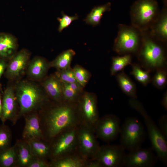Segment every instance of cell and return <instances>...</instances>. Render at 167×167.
Listing matches in <instances>:
<instances>
[{
    "label": "cell",
    "mask_w": 167,
    "mask_h": 167,
    "mask_svg": "<svg viewBox=\"0 0 167 167\" xmlns=\"http://www.w3.org/2000/svg\"><path fill=\"white\" fill-rule=\"evenodd\" d=\"M45 122L48 135L51 138L79 126L81 122L77 103L63 102L49 112L45 118Z\"/></svg>",
    "instance_id": "6da1fadb"
},
{
    "label": "cell",
    "mask_w": 167,
    "mask_h": 167,
    "mask_svg": "<svg viewBox=\"0 0 167 167\" xmlns=\"http://www.w3.org/2000/svg\"><path fill=\"white\" fill-rule=\"evenodd\" d=\"M129 103L130 106L143 117L150 140L152 147L159 159L165 165L167 164V138L148 114L142 104L136 99L131 98Z\"/></svg>",
    "instance_id": "7a4b0ae2"
},
{
    "label": "cell",
    "mask_w": 167,
    "mask_h": 167,
    "mask_svg": "<svg viewBox=\"0 0 167 167\" xmlns=\"http://www.w3.org/2000/svg\"><path fill=\"white\" fill-rule=\"evenodd\" d=\"M160 12L156 0H137L130 10L132 25L142 31L148 30Z\"/></svg>",
    "instance_id": "3957f363"
},
{
    "label": "cell",
    "mask_w": 167,
    "mask_h": 167,
    "mask_svg": "<svg viewBox=\"0 0 167 167\" xmlns=\"http://www.w3.org/2000/svg\"><path fill=\"white\" fill-rule=\"evenodd\" d=\"M142 31V42L138 52L139 59L149 68H163L166 63V57L163 48L148 30Z\"/></svg>",
    "instance_id": "277c9868"
},
{
    "label": "cell",
    "mask_w": 167,
    "mask_h": 167,
    "mask_svg": "<svg viewBox=\"0 0 167 167\" xmlns=\"http://www.w3.org/2000/svg\"><path fill=\"white\" fill-rule=\"evenodd\" d=\"M142 35V31L132 25L119 24L114 42V50L119 54L124 55L139 51Z\"/></svg>",
    "instance_id": "5b68a950"
},
{
    "label": "cell",
    "mask_w": 167,
    "mask_h": 167,
    "mask_svg": "<svg viewBox=\"0 0 167 167\" xmlns=\"http://www.w3.org/2000/svg\"><path fill=\"white\" fill-rule=\"evenodd\" d=\"M120 145L129 151L141 147L146 136L145 128L137 118L131 117L127 118L121 126Z\"/></svg>",
    "instance_id": "8992f818"
},
{
    "label": "cell",
    "mask_w": 167,
    "mask_h": 167,
    "mask_svg": "<svg viewBox=\"0 0 167 167\" xmlns=\"http://www.w3.org/2000/svg\"><path fill=\"white\" fill-rule=\"evenodd\" d=\"M16 94L20 111L22 113L33 109L43 100L39 89L35 85L27 82H22L19 84Z\"/></svg>",
    "instance_id": "52a82bcc"
},
{
    "label": "cell",
    "mask_w": 167,
    "mask_h": 167,
    "mask_svg": "<svg viewBox=\"0 0 167 167\" xmlns=\"http://www.w3.org/2000/svg\"><path fill=\"white\" fill-rule=\"evenodd\" d=\"M76 102L81 123L94 130L100 118L96 96L86 92L79 98Z\"/></svg>",
    "instance_id": "ba28073f"
},
{
    "label": "cell",
    "mask_w": 167,
    "mask_h": 167,
    "mask_svg": "<svg viewBox=\"0 0 167 167\" xmlns=\"http://www.w3.org/2000/svg\"><path fill=\"white\" fill-rule=\"evenodd\" d=\"M77 152L87 161L92 160L100 146L94 130L80 123L78 126Z\"/></svg>",
    "instance_id": "9c48e42d"
},
{
    "label": "cell",
    "mask_w": 167,
    "mask_h": 167,
    "mask_svg": "<svg viewBox=\"0 0 167 167\" xmlns=\"http://www.w3.org/2000/svg\"><path fill=\"white\" fill-rule=\"evenodd\" d=\"M125 150L120 144L100 146L92 160L97 161L102 167L124 166Z\"/></svg>",
    "instance_id": "30bf717a"
},
{
    "label": "cell",
    "mask_w": 167,
    "mask_h": 167,
    "mask_svg": "<svg viewBox=\"0 0 167 167\" xmlns=\"http://www.w3.org/2000/svg\"><path fill=\"white\" fill-rule=\"evenodd\" d=\"M78 126L69 129L58 135L59 137L51 151L53 156L55 159L77 152Z\"/></svg>",
    "instance_id": "8fae6325"
},
{
    "label": "cell",
    "mask_w": 167,
    "mask_h": 167,
    "mask_svg": "<svg viewBox=\"0 0 167 167\" xmlns=\"http://www.w3.org/2000/svg\"><path fill=\"white\" fill-rule=\"evenodd\" d=\"M121 128L119 117L109 114L99 118L94 131L96 137L104 141L109 142L116 139L120 133Z\"/></svg>",
    "instance_id": "7c38bea8"
},
{
    "label": "cell",
    "mask_w": 167,
    "mask_h": 167,
    "mask_svg": "<svg viewBox=\"0 0 167 167\" xmlns=\"http://www.w3.org/2000/svg\"><path fill=\"white\" fill-rule=\"evenodd\" d=\"M152 148L141 147L129 151L125 157L124 166L152 167L156 164L158 157Z\"/></svg>",
    "instance_id": "4fadbf2b"
},
{
    "label": "cell",
    "mask_w": 167,
    "mask_h": 167,
    "mask_svg": "<svg viewBox=\"0 0 167 167\" xmlns=\"http://www.w3.org/2000/svg\"><path fill=\"white\" fill-rule=\"evenodd\" d=\"M163 1V8L148 30L156 39L160 42L166 43L167 40V0Z\"/></svg>",
    "instance_id": "5bb4252c"
},
{
    "label": "cell",
    "mask_w": 167,
    "mask_h": 167,
    "mask_svg": "<svg viewBox=\"0 0 167 167\" xmlns=\"http://www.w3.org/2000/svg\"><path fill=\"white\" fill-rule=\"evenodd\" d=\"M29 57V53L26 49H23L15 55L7 68L9 77L15 78L19 76L25 69Z\"/></svg>",
    "instance_id": "9a60e30c"
},
{
    "label": "cell",
    "mask_w": 167,
    "mask_h": 167,
    "mask_svg": "<svg viewBox=\"0 0 167 167\" xmlns=\"http://www.w3.org/2000/svg\"><path fill=\"white\" fill-rule=\"evenodd\" d=\"M51 166L54 167H86L88 161L75 152L55 159Z\"/></svg>",
    "instance_id": "2e32d148"
},
{
    "label": "cell",
    "mask_w": 167,
    "mask_h": 167,
    "mask_svg": "<svg viewBox=\"0 0 167 167\" xmlns=\"http://www.w3.org/2000/svg\"><path fill=\"white\" fill-rule=\"evenodd\" d=\"M15 107V101L13 88H7L4 92L2 102L1 119L4 122L13 115Z\"/></svg>",
    "instance_id": "e0dca14e"
},
{
    "label": "cell",
    "mask_w": 167,
    "mask_h": 167,
    "mask_svg": "<svg viewBox=\"0 0 167 167\" xmlns=\"http://www.w3.org/2000/svg\"><path fill=\"white\" fill-rule=\"evenodd\" d=\"M43 86L48 95L53 99L60 102L62 101V84L55 75L45 80Z\"/></svg>",
    "instance_id": "ac0fdd59"
},
{
    "label": "cell",
    "mask_w": 167,
    "mask_h": 167,
    "mask_svg": "<svg viewBox=\"0 0 167 167\" xmlns=\"http://www.w3.org/2000/svg\"><path fill=\"white\" fill-rule=\"evenodd\" d=\"M17 47V41L12 35L7 33L0 34V57H9L12 56Z\"/></svg>",
    "instance_id": "d6986e66"
},
{
    "label": "cell",
    "mask_w": 167,
    "mask_h": 167,
    "mask_svg": "<svg viewBox=\"0 0 167 167\" xmlns=\"http://www.w3.org/2000/svg\"><path fill=\"white\" fill-rule=\"evenodd\" d=\"M24 138L36 140L42 136L38 117L33 115L27 118L23 133Z\"/></svg>",
    "instance_id": "ffe728a7"
},
{
    "label": "cell",
    "mask_w": 167,
    "mask_h": 167,
    "mask_svg": "<svg viewBox=\"0 0 167 167\" xmlns=\"http://www.w3.org/2000/svg\"><path fill=\"white\" fill-rule=\"evenodd\" d=\"M111 3L108 2L105 4L95 6L84 19L87 24L91 25L93 26L98 25L105 12L111 10Z\"/></svg>",
    "instance_id": "44dd1931"
},
{
    "label": "cell",
    "mask_w": 167,
    "mask_h": 167,
    "mask_svg": "<svg viewBox=\"0 0 167 167\" xmlns=\"http://www.w3.org/2000/svg\"><path fill=\"white\" fill-rule=\"evenodd\" d=\"M48 66L49 65L44 59L40 57H36L29 64L28 74L34 78H41L45 74Z\"/></svg>",
    "instance_id": "7402d4cb"
},
{
    "label": "cell",
    "mask_w": 167,
    "mask_h": 167,
    "mask_svg": "<svg viewBox=\"0 0 167 167\" xmlns=\"http://www.w3.org/2000/svg\"><path fill=\"white\" fill-rule=\"evenodd\" d=\"M116 79L122 90L131 98H137L136 89L134 82L124 72L118 73Z\"/></svg>",
    "instance_id": "603a6c76"
},
{
    "label": "cell",
    "mask_w": 167,
    "mask_h": 167,
    "mask_svg": "<svg viewBox=\"0 0 167 167\" xmlns=\"http://www.w3.org/2000/svg\"><path fill=\"white\" fill-rule=\"evenodd\" d=\"M75 52L72 49H68L61 53L53 61L49 64V66L58 70L65 69L70 67V65Z\"/></svg>",
    "instance_id": "cb8c5ba5"
},
{
    "label": "cell",
    "mask_w": 167,
    "mask_h": 167,
    "mask_svg": "<svg viewBox=\"0 0 167 167\" xmlns=\"http://www.w3.org/2000/svg\"><path fill=\"white\" fill-rule=\"evenodd\" d=\"M131 57L130 54H125L122 56L113 57L110 69L111 74L114 75L126 66L131 64Z\"/></svg>",
    "instance_id": "d4e9b609"
},
{
    "label": "cell",
    "mask_w": 167,
    "mask_h": 167,
    "mask_svg": "<svg viewBox=\"0 0 167 167\" xmlns=\"http://www.w3.org/2000/svg\"><path fill=\"white\" fill-rule=\"evenodd\" d=\"M30 140L29 145L33 155L41 158L45 157L50 153V148L46 144L36 140Z\"/></svg>",
    "instance_id": "484cf974"
},
{
    "label": "cell",
    "mask_w": 167,
    "mask_h": 167,
    "mask_svg": "<svg viewBox=\"0 0 167 167\" xmlns=\"http://www.w3.org/2000/svg\"><path fill=\"white\" fill-rule=\"evenodd\" d=\"M18 161L23 166H27L33 160V156L29 145L21 143L19 145Z\"/></svg>",
    "instance_id": "4316f807"
},
{
    "label": "cell",
    "mask_w": 167,
    "mask_h": 167,
    "mask_svg": "<svg viewBox=\"0 0 167 167\" xmlns=\"http://www.w3.org/2000/svg\"><path fill=\"white\" fill-rule=\"evenodd\" d=\"M16 157L14 147L7 148L0 152V166L9 167L14 163Z\"/></svg>",
    "instance_id": "83f0119b"
},
{
    "label": "cell",
    "mask_w": 167,
    "mask_h": 167,
    "mask_svg": "<svg viewBox=\"0 0 167 167\" xmlns=\"http://www.w3.org/2000/svg\"><path fill=\"white\" fill-rule=\"evenodd\" d=\"M132 70L131 74L133 75L136 79L143 85H147L150 81V76L149 71H144L138 65L134 64L132 65Z\"/></svg>",
    "instance_id": "f1b7e54d"
},
{
    "label": "cell",
    "mask_w": 167,
    "mask_h": 167,
    "mask_svg": "<svg viewBox=\"0 0 167 167\" xmlns=\"http://www.w3.org/2000/svg\"><path fill=\"white\" fill-rule=\"evenodd\" d=\"M72 69L76 81L84 88L88 82L91 76L90 73L79 65H76Z\"/></svg>",
    "instance_id": "f546056e"
},
{
    "label": "cell",
    "mask_w": 167,
    "mask_h": 167,
    "mask_svg": "<svg viewBox=\"0 0 167 167\" xmlns=\"http://www.w3.org/2000/svg\"><path fill=\"white\" fill-rule=\"evenodd\" d=\"M62 84L63 102L69 103L76 102L79 98V94L72 90L68 84L62 83Z\"/></svg>",
    "instance_id": "4dcf8cb0"
},
{
    "label": "cell",
    "mask_w": 167,
    "mask_h": 167,
    "mask_svg": "<svg viewBox=\"0 0 167 167\" xmlns=\"http://www.w3.org/2000/svg\"><path fill=\"white\" fill-rule=\"evenodd\" d=\"M167 80V73L165 70L163 68H157L152 79L153 85L158 88H163L166 84Z\"/></svg>",
    "instance_id": "1f68e13d"
},
{
    "label": "cell",
    "mask_w": 167,
    "mask_h": 167,
    "mask_svg": "<svg viewBox=\"0 0 167 167\" xmlns=\"http://www.w3.org/2000/svg\"><path fill=\"white\" fill-rule=\"evenodd\" d=\"M55 75L62 83L70 84L77 82L73 69L70 67L65 69L58 70Z\"/></svg>",
    "instance_id": "d6a6232c"
},
{
    "label": "cell",
    "mask_w": 167,
    "mask_h": 167,
    "mask_svg": "<svg viewBox=\"0 0 167 167\" xmlns=\"http://www.w3.org/2000/svg\"><path fill=\"white\" fill-rule=\"evenodd\" d=\"M62 17H58L57 19L59 22L58 31L61 32L65 28L68 27L74 21L77 19L79 16L77 15L74 16H70L65 14L63 12H62Z\"/></svg>",
    "instance_id": "836d02e7"
},
{
    "label": "cell",
    "mask_w": 167,
    "mask_h": 167,
    "mask_svg": "<svg viewBox=\"0 0 167 167\" xmlns=\"http://www.w3.org/2000/svg\"><path fill=\"white\" fill-rule=\"evenodd\" d=\"M10 136L8 132L4 128L0 129V152L7 148Z\"/></svg>",
    "instance_id": "e575fe53"
},
{
    "label": "cell",
    "mask_w": 167,
    "mask_h": 167,
    "mask_svg": "<svg viewBox=\"0 0 167 167\" xmlns=\"http://www.w3.org/2000/svg\"><path fill=\"white\" fill-rule=\"evenodd\" d=\"M159 128L163 134L167 138V117L164 115L161 117L158 121Z\"/></svg>",
    "instance_id": "d590c367"
},
{
    "label": "cell",
    "mask_w": 167,
    "mask_h": 167,
    "mask_svg": "<svg viewBox=\"0 0 167 167\" xmlns=\"http://www.w3.org/2000/svg\"><path fill=\"white\" fill-rule=\"evenodd\" d=\"M49 165L45 161L41 159L33 160L28 165L29 167H46Z\"/></svg>",
    "instance_id": "8d00e7d4"
},
{
    "label": "cell",
    "mask_w": 167,
    "mask_h": 167,
    "mask_svg": "<svg viewBox=\"0 0 167 167\" xmlns=\"http://www.w3.org/2000/svg\"><path fill=\"white\" fill-rule=\"evenodd\" d=\"M68 84L72 90L78 94L82 92L83 88L77 82Z\"/></svg>",
    "instance_id": "74e56055"
},
{
    "label": "cell",
    "mask_w": 167,
    "mask_h": 167,
    "mask_svg": "<svg viewBox=\"0 0 167 167\" xmlns=\"http://www.w3.org/2000/svg\"><path fill=\"white\" fill-rule=\"evenodd\" d=\"M6 67V64L5 62L2 60H0V79Z\"/></svg>",
    "instance_id": "f35d334b"
},
{
    "label": "cell",
    "mask_w": 167,
    "mask_h": 167,
    "mask_svg": "<svg viewBox=\"0 0 167 167\" xmlns=\"http://www.w3.org/2000/svg\"><path fill=\"white\" fill-rule=\"evenodd\" d=\"M162 104L165 109H167V93L165 92L164 94L161 101Z\"/></svg>",
    "instance_id": "ab89813d"
},
{
    "label": "cell",
    "mask_w": 167,
    "mask_h": 167,
    "mask_svg": "<svg viewBox=\"0 0 167 167\" xmlns=\"http://www.w3.org/2000/svg\"><path fill=\"white\" fill-rule=\"evenodd\" d=\"M2 112V102L0 95V117H1Z\"/></svg>",
    "instance_id": "60d3db41"
}]
</instances>
